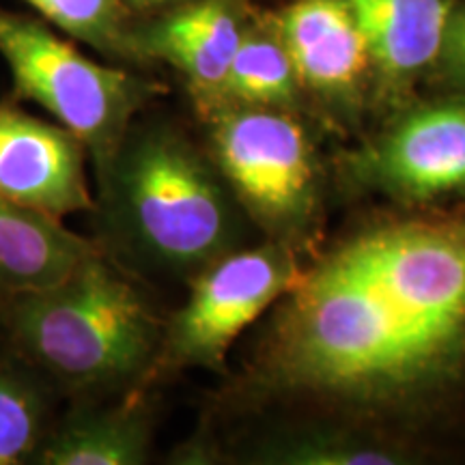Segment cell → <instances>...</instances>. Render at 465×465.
<instances>
[{
	"instance_id": "1",
	"label": "cell",
	"mask_w": 465,
	"mask_h": 465,
	"mask_svg": "<svg viewBox=\"0 0 465 465\" xmlns=\"http://www.w3.org/2000/svg\"><path fill=\"white\" fill-rule=\"evenodd\" d=\"M252 391L360 414L414 410L465 381V216L388 220L282 295Z\"/></svg>"
},
{
	"instance_id": "2",
	"label": "cell",
	"mask_w": 465,
	"mask_h": 465,
	"mask_svg": "<svg viewBox=\"0 0 465 465\" xmlns=\"http://www.w3.org/2000/svg\"><path fill=\"white\" fill-rule=\"evenodd\" d=\"M0 328L17 358L78 397L147 388L164 336L104 250L50 287L0 298Z\"/></svg>"
},
{
	"instance_id": "3",
	"label": "cell",
	"mask_w": 465,
	"mask_h": 465,
	"mask_svg": "<svg viewBox=\"0 0 465 465\" xmlns=\"http://www.w3.org/2000/svg\"><path fill=\"white\" fill-rule=\"evenodd\" d=\"M97 185L110 240L151 265L207 267L235 235L218 174L168 125L134 124Z\"/></svg>"
},
{
	"instance_id": "4",
	"label": "cell",
	"mask_w": 465,
	"mask_h": 465,
	"mask_svg": "<svg viewBox=\"0 0 465 465\" xmlns=\"http://www.w3.org/2000/svg\"><path fill=\"white\" fill-rule=\"evenodd\" d=\"M0 54L15 100L35 102L80 138L97 183L108 174L138 110L162 91L143 75L91 61L37 17L7 9H0Z\"/></svg>"
},
{
	"instance_id": "5",
	"label": "cell",
	"mask_w": 465,
	"mask_h": 465,
	"mask_svg": "<svg viewBox=\"0 0 465 465\" xmlns=\"http://www.w3.org/2000/svg\"><path fill=\"white\" fill-rule=\"evenodd\" d=\"M213 164L243 209L274 235L298 232L312 216L317 177L306 134L276 108H209Z\"/></svg>"
},
{
	"instance_id": "6",
	"label": "cell",
	"mask_w": 465,
	"mask_h": 465,
	"mask_svg": "<svg viewBox=\"0 0 465 465\" xmlns=\"http://www.w3.org/2000/svg\"><path fill=\"white\" fill-rule=\"evenodd\" d=\"M289 254L270 243L224 254L194 281L182 311L164 325L153 377L185 366L220 371L232 342L293 284Z\"/></svg>"
},
{
	"instance_id": "7",
	"label": "cell",
	"mask_w": 465,
	"mask_h": 465,
	"mask_svg": "<svg viewBox=\"0 0 465 465\" xmlns=\"http://www.w3.org/2000/svg\"><path fill=\"white\" fill-rule=\"evenodd\" d=\"M86 149L61 124L0 102V194L61 220L93 212L86 183Z\"/></svg>"
},
{
	"instance_id": "8",
	"label": "cell",
	"mask_w": 465,
	"mask_h": 465,
	"mask_svg": "<svg viewBox=\"0 0 465 465\" xmlns=\"http://www.w3.org/2000/svg\"><path fill=\"white\" fill-rule=\"evenodd\" d=\"M371 182L405 201L465 192V102L407 114L364 160Z\"/></svg>"
},
{
	"instance_id": "9",
	"label": "cell",
	"mask_w": 465,
	"mask_h": 465,
	"mask_svg": "<svg viewBox=\"0 0 465 465\" xmlns=\"http://www.w3.org/2000/svg\"><path fill=\"white\" fill-rule=\"evenodd\" d=\"M242 35L237 0H194L132 26L130 48L134 63L162 61L182 72L207 104L223 84Z\"/></svg>"
},
{
	"instance_id": "10",
	"label": "cell",
	"mask_w": 465,
	"mask_h": 465,
	"mask_svg": "<svg viewBox=\"0 0 465 465\" xmlns=\"http://www.w3.org/2000/svg\"><path fill=\"white\" fill-rule=\"evenodd\" d=\"M276 33L300 83L315 91H349L371 61L345 0H295L278 15Z\"/></svg>"
},
{
	"instance_id": "11",
	"label": "cell",
	"mask_w": 465,
	"mask_h": 465,
	"mask_svg": "<svg viewBox=\"0 0 465 465\" xmlns=\"http://www.w3.org/2000/svg\"><path fill=\"white\" fill-rule=\"evenodd\" d=\"M151 407L144 388L125 392L116 405H84L63 418L39 449L42 465H138L147 461Z\"/></svg>"
},
{
	"instance_id": "12",
	"label": "cell",
	"mask_w": 465,
	"mask_h": 465,
	"mask_svg": "<svg viewBox=\"0 0 465 465\" xmlns=\"http://www.w3.org/2000/svg\"><path fill=\"white\" fill-rule=\"evenodd\" d=\"M102 250L58 218L0 194V298L50 287Z\"/></svg>"
},
{
	"instance_id": "13",
	"label": "cell",
	"mask_w": 465,
	"mask_h": 465,
	"mask_svg": "<svg viewBox=\"0 0 465 465\" xmlns=\"http://www.w3.org/2000/svg\"><path fill=\"white\" fill-rule=\"evenodd\" d=\"M369 58L392 78L427 67L440 56L450 0H345Z\"/></svg>"
},
{
	"instance_id": "14",
	"label": "cell",
	"mask_w": 465,
	"mask_h": 465,
	"mask_svg": "<svg viewBox=\"0 0 465 465\" xmlns=\"http://www.w3.org/2000/svg\"><path fill=\"white\" fill-rule=\"evenodd\" d=\"M298 83L300 78L278 33L243 31L229 72L205 108L235 104L287 110L298 100Z\"/></svg>"
},
{
	"instance_id": "15",
	"label": "cell",
	"mask_w": 465,
	"mask_h": 465,
	"mask_svg": "<svg viewBox=\"0 0 465 465\" xmlns=\"http://www.w3.org/2000/svg\"><path fill=\"white\" fill-rule=\"evenodd\" d=\"M50 391L22 358L0 360V465L35 463L50 433Z\"/></svg>"
},
{
	"instance_id": "16",
	"label": "cell",
	"mask_w": 465,
	"mask_h": 465,
	"mask_svg": "<svg viewBox=\"0 0 465 465\" xmlns=\"http://www.w3.org/2000/svg\"><path fill=\"white\" fill-rule=\"evenodd\" d=\"M50 25L113 61L134 63L132 25L121 0H25Z\"/></svg>"
},
{
	"instance_id": "17",
	"label": "cell",
	"mask_w": 465,
	"mask_h": 465,
	"mask_svg": "<svg viewBox=\"0 0 465 465\" xmlns=\"http://www.w3.org/2000/svg\"><path fill=\"white\" fill-rule=\"evenodd\" d=\"M270 457L272 461L295 465H388L399 461L392 452L334 435L289 440L278 450H272Z\"/></svg>"
},
{
	"instance_id": "18",
	"label": "cell",
	"mask_w": 465,
	"mask_h": 465,
	"mask_svg": "<svg viewBox=\"0 0 465 465\" xmlns=\"http://www.w3.org/2000/svg\"><path fill=\"white\" fill-rule=\"evenodd\" d=\"M440 56L444 58L446 72L450 74V78L465 86V9L450 14Z\"/></svg>"
},
{
	"instance_id": "19",
	"label": "cell",
	"mask_w": 465,
	"mask_h": 465,
	"mask_svg": "<svg viewBox=\"0 0 465 465\" xmlns=\"http://www.w3.org/2000/svg\"><path fill=\"white\" fill-rule=\"evenodd\" d=\"M121 3L132 9H151V7H160V5L177 3V0H121Z\"/></svg>"
}]
</instances>
